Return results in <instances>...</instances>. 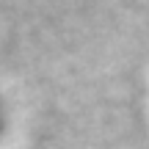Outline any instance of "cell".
Listing matches in <instances>:
<instances>
[{
  "instance_id": "6da1fadb",
  "label": "cell",
  "mask_w": 149,
  "mask_h": 149,
  "mask_svg": "<svg viewBox=\"0 0 149 149\" xmlns=\"http://www.w3.org/2000/svg\"><path fill=\"white\" fill-rule=\"evenodd\" d=\"M6 133H8V113H6V108L0 105V144H3Z\"/></svg>"
}]
</instances>
